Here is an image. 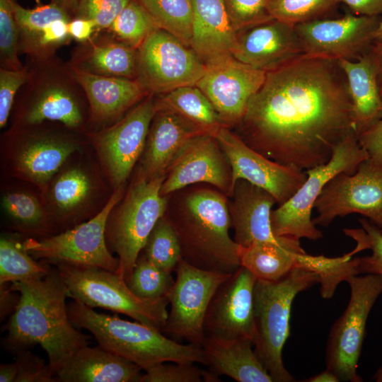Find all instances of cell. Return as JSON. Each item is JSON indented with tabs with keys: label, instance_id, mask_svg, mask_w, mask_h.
Here are the masks:
<instances>
[{
	"label": "cell",
	"instance_id": "6da1fadb",
	"mask_svg": "<svg viewBox=\"0 0 382 382\" xmlns=\"http://www.w3.org/2000/svg\"><path fill=\"white\" fill-rule=\"evenodd\" d=\"M248 146L282 165L327 163L352 129V102L337 61L302 56L267 72L238 123Z\"/></svg>",
	"mask_w": 382,
	"mask_h": 382
},
{
	"label": "cell",
	"instance_id": "7a4b0ae2",
	"mask_svg": "<svg viewBox=\"0 0 382 382\" xmlns=\"http://www.w3.org/2000/svg\"><path fill=\"white\" fill-rule=\"evenodd\" d=\"M10 286L19 293L20 299L3 327L7 332L4 347L16 354L40 345L56 375L78 350L89 345L91 339L69 318L66 305L68 291L58 270L51 267L41 279L13 282Z\"/></svg>",
	"mask_w": 382,
	"mask_h": 382
},
{
	"label": "cell",
	"instance_id": "3957f363",
	"mask_svg": "<svg viewBox=\"0 0 382 382\" xmlns=\"http://www.w3.org/2000/svg\"><path fill=\"white\" fill-rule=\"evenodd\" d=\"M178 191L166 214L179 238L183 259L203 270L233 273L241 266L240 245L229 235L228 196L199 186Z\"/></svg>",
	"mask_w": 382,
	"mask_h": 382
},
{
	"label": "cell",
	"instance_id": "277c9868",
	"mask_svg": "<svg viewBox=\"0 0 382 382\" xmlns=\"http://www.w3.org/2000/svg\"><path fill=\"white\" fill-rule=\"evenodd\" d=\"M67 308L76 328L87 330L99 346L144 371L163 362L204 363L201 347L181 344L154 327L98 313L75 300L67 305Z\"/></svg>",
	"mask_w": 382,
	"mask_h": 382
},
{
	"label": "cell",
	"instance_id": "5b68a950",
	"mask_svg": "<svg viewBox=\"0 0 382 382\" xmlns=\"http://www.w3.org/2000/svg\"><path fill=\"white\" fill-rule=\"evenodd\" d=\"M320 282L313 272L296 268L276 282L257 279L254 287V349L273 381H294L284 365L292 303L298 294Z\"/></svg>",
	"mask_w": 382,
	"mask_h": 382
},
{
	"label": "cell",
	"instance_id": "8992f818",
	"mask_svg": "<svg viewBox=\"0 0 382 382\" xmlns=\"http://www.w3.org/2000/svg\"><path fill=\"white\" fill-rule=\"evenodd\" d=\"M165 177L146 178L137 173L109 215L106 242L119 259L115 272L125 280L131 274L155 224L166 212L168 196L161 193Z\"/></svg>",
	"mask_w": 382,
	"mask_h": 382
},
{
	"label": "cell",
	"instance_id": "52a82bcc",
	"mask_svg": "<svg viewBox=\"0 0 382 382\" xmlns=\"http://www.w3.org/2000/svg\"><path fill=\"white\" fill-rule=\"evenodd\" d=\"M58 270L68 296L91 308H102L125 314L161 331L166 325L168 297L145 299L136 296L115 272L99 267L52 264Z\"/></svg>",
	"mask_w": 382,
	"mask_h": 382
},
{
	"label": "cell",
	"instance_id": "ba28073f",
	"mask_svg": "<svg viewBox=\"0 0 382 382\" xmlns=\"http://www.w3.org/2000/svg\"><path fill=\"white\" fill-rule=\"evenodd\" d=\"M369 159L354 129L349 131L335 146L330 159L325 163L306 170L307 178L299 190L285 203L271 212V226L277 236L316 241L323 235L311 219L315 202L323 189L335 176L353 174L359 164Z\"/></svg>",
	"mask_w": 382,
	"mask_h": 382
},
{
	"label": "cell",
	"instance_id": "9c48e42d",
	"mask_svg": "<svg viewBox=\"0 0 382 382\" xmlns=\"http://www.w3.org/2000/svg\"><path fill=\"white\" fill-rule=\"evenodd\" d=\"M126 184L112 190L105 204L93 217L52 236L23 241L25 250L35 260L52 265L64 262L116 272L119 259L113 256L105 238L109 215L125 195Z\"/></svg>",
	"mask_w": 382,
	"mask_h": 382
},
{
	"label": "cell",
	"instance_id": "30bf717a",
	"mask_svg": "<svg viewBox=\"0 0 382 382\" xmlns=\"http://www.w3.org/2000/svg\"><path fill=\"white\" fill-rule=\"evenodd\" d=\"M346 282L350 297L346 309L334 323L329 332L326 350V369L340 381L361 382L357 374L369 315L382 293V277L367 274L349 276Z\"/></svg>",
	"mask_w": 382,
	"mask_h": 382
},
{
	"label": "cell",
	"instance_id": "8fae6325",
	"mask_svg": "<svg viewBox=\"0 0 382 382\" xmlns=\"http://www.w3.org/2000/svg\"><path fill=\"white\" fill-rule=\"evenodd\" d=\"M175 282L168 295L170 311L161 332L179 342L201 347L209 305L218 288L233 274L196 267L183 259L175 271Z\"/></svg>",
	"mask_w": 382,
	"mask_h": 382
},
{
	"label": "cell",
	"instance_id": "7c38bea8",
	"mask_svg": "<svg viewBox=\"0 0 382 382\" xmlns=\"http://www.w3.org/2000/svg\"><path fill=\"white\" fill-rule=\"evenodd\" d=\"M74 137L46 132H16L1 145V163L8 173L42 192L54 175L78 151Z\"/></svg>",
	"mask_w": 382,
	"mask_h": 382
},
{
	"label": "cell",
	"instance_id": "4fadbf2b",
	"mask_svg": "<svg viewBox=\"0 0 382 382\" xmlns=\"http://www.w3.org/2000/svg\"><path fill=\"white\" fill-rule=\"evenodd\" d=\"M205 68L190 47L161 28L149 35L137 49V81L152 95L196 86Z\"/></svg>",
	"mask_w": 382,
	"mask_h": 382
},
{
	"label": "cell",
	"instance_id": "5bb4252c",
	"mask_svg": "<svg viewBox=\"0 0 382 382\" xmlns=\"http://www.w3.org/2000/svg\"><path fill=\"white\" fill-rule=\"evenodd\" d=\"M156 110V98L151 94L110 127L90 134V141L112 190L126 184L139 161Z\"/></svg>",
	"mask_w": 382,
	"mask_h": 382
},
{
	"label": "cell",
	"instance_id": "9a60e30c",
	"mask_svg": "<svg viewBox=\"0 0 382 382\" xmlns=\"http://www.w3.org/2000/svg\"><path fill=\"white\" fill-rule=\"evenodd\" d=\"M314 208L316 226L327 227L336 217L359 214L382 230V166L367 159L354 173L337 175L323 189Z\"/></svg>",
	"mask_w": 382,
	"mask_h": 382
},
{
	"label": "cell",
	"instance_id": "2e32d148",
	"mask_svg": "<svg viewBox=\"0 0 382 382\" xmlns=\"http://www.w3.org/2000/svg\"><path fill=\"white\" fill-rule=\"evenodd\" d=\"M381 16L347 14L335 19L318 18L294 26L304 56L338 61L357 60L375 42Z\"/></svg>",
	"mask_w": 382,
	"mask_h": 382
},
{
	"label": "cell",
	"instance_id": "e0dca14e",
	"mask_svg": "<svg viewBox=\"0 0 382 382\" xmlns=\"http://www.w3.org/2000/svg\"><path fill=\"white\" fill-rule=\"evenodd\" d=\"M214 137L231 168L230 195L236 182L243 179L268 192L279 206L292 197L307 178L306 171L282 165L257 152L226 126Z\"/></svg>",
	"mask_w": 382,
	"mask_h": 382
},
{
	"label": "cell",
	"instance_id": "ac0fdd59",
	"mask_svg": "<svg viewBox=\"0 0 382 382\" xmlns=\"http://www.w3.org/2000/svg\"><path fill=\"white\" fill-rule=\"evenodd\" d=\"M196 86L213 105L226 127L238 125L250 98L263 84L266 72L233 56L205 64Z\"/></svg>",
	"mask_w": 382,
	"mask_h": 382
},
{
	"label": "cell",
	"instance_id": "d6986e66",
	"mask_svg": "<svg viewBox=\"0 0 382 382\" xmlns=\"http://www.w3.org/2000/svg\"><path fill=\"white\" fill-rule=\"evenodd\" d=\"M206 183L228 197L231 168L214 136L200 134L190 138L168 166L161 193L168 196L189 185Z\"/></svg>",
	"mask_w": 382,
	"mask_h": 382
},
{
	"label": "cell",
	"instance_id": "ffe728a7",
	"mask_svg": "<svg viewBox=\"0 0 382 382\" xmlns=\"http://www.w3.org/2000/svg\"><path fill=\"white\" fill-rule=\"evenodd\" d=\"M256 277L240 266L218 288L209 305L204 323L205 337L257 340L254 320Z\"/></svg>",
	"mask_w": 382,
	"mask_h": 382
},
{
	"label": "cell",
	"instance_id": "44dd1931",
	"mask_svg": "<svg viewBox=\"0 0 382 382\" xmlns=\"http://www.w3.org/2000/svg\"><path fill=\"white\" fill-rule=\"evenodd\" d=\"M67 162L40 192L57 231H62L97 214L91 209L102 188L99 176L91 166Z\"/></svg>",
	"mask_w": 382,
	"mask_h": 382
},
{
	"label": "cell",
	"instance_id": "7402d4cb",
	"mask_svg": "<svg viewBox=\"0 0 382 382\" xmlns=\"http://www.w3.org/2000/svg\"><path fill=\"white\" fill-rule=\"evenodd\" d=\"M304 55L294 26L272 18L237 31L232 56L266 73Z\"/></svg>",
	"mask_w": 382,
	"mask_h": 382
},
{
	"label": "cell",
	"instance_id": "603a6c76",
	"mask_svg": "<svg viewBox=\"0 0 382 382\" xmlns=\"http://www.w3.org/2000/svg\"><path fill=\"white\" fill-rule=\"evenodd\" d=\"M228 200L234 241L242 247L257 242H279L283 236L274 234L271 212L277 203L266 190L249 182L238 180Z\"/></svg>",
	"mask_w": 382,
	"mask_h": 382
},
{
	"label": "cell",
	"instance_id": "cb8c5ba5",
	"mask_svg": "<svg viewBox=\"0 0 382 382\" xmlns=\"http://www.w3.org/2000/svg\"><path fill=\"white\" fill-rule=\"evenodd\" d=\"M204 133L179 113L168 108H157L139 159L137 174L146 178L166 175L183 144L190 138Z\"/></svg>",
	"mask_w": 382,
	"mask_h": 382
},
{
	"label": "cell",
	"instance_id": "d4e9b609",
	"mask_svg": "<svg viewBox=\"0 0 382 382\" xmlns=\"http://www.w3.org/2000/svg\"><path fill=\"white\" fill-rule=\"evenodd\" d=\"M73 72L86 94L91 118L98 125L117 121L148 93L137 80L99 75L77 67Z\"/></svg>",
	"mask_w": 382,
	"mask_h": 382
},
{
	"label": "cell",
	"instance_id": "484cf974",
	"mask_svg": "<svg viewBox=\"0 0 382 382\" xmlns=\"http://www.w3.org/2000/svg\"><path fill=\"white\" fill-rule=\"evenodd\" d=\"M190 48L207 64L232 56L236 38L221 0H192Z\"/></svg>",
	"mask_w": 382,
	"mask_h": 382
},
{
	"label": "cell",
	"instance_id": "4316f807",
	"mask_svg": "<svg viewBox=\"0 0 382 382\" xmlns=\"http://www.w3.org/2000/svg\"><path fill=\"white\" fill-rule=\"evenodd\" d=\"M253 342L247 338H204L201 345L204 364L217 375L238 382H272L257 357Z\"/></svg>",
	"mask_w": 382,
	"mask_h": 382
},
{
	"label": "cell",
	"instance_id": "83f0119b",
	"mask_svg": "<svg viewBox=\"0 0 382 382\" xmlns=\"http://www.w3.org/2000/svg\"><path fill=\"white\" fill-rule=\"evenodd\" d=\"M142 369L100 346L78 350L56 374L62 382H140Z\"/></svg>",
	"mask_w": 382,
	"mask_h": 382
},
{
	"label": "cell",
	"instance_id": "f1b7e54d",
	"mask_svg": "<svg viewBox=\"0 0 382 382\" xmlns=\"http://www.w3.org/2000/svg\"><path fill=\"white\" fill-rule=\"evenodd\" d=\"M337 62L347 80L352 127L358 136L382 119V97L376 71L369 52L357 60Z\"/></svg>",
	"mask_w": 382,
	"mask_h": 382
},
{
	"label": "cell",
	"instance_id": "f546056e",
	"mask_svg": "<svg viewBox=\"0 0 382 382\" xmlns=\"http://www.w3.org/2000/svg\"><path fill=\"white\" fill-rule=\"evenodd\" d=\"M306 251L300 239L283 236L279 242H257L248 247L240 245L241 265L250 270L257 279L276 282L296 268Z\"/></svg>",
	"mask_w": 382,
	"mask_h": 382
},
{
	"label": "cell",
	"instance_id": "4dcf8cb0",
	"mask_svg": "<svg viewBox=\"0 0 382 382\" xmlns=\"http://www.w3.org/2000/svg\"><path fill=\"white\" fill-rule=\"evenodd\" d=\"M57 121L71 129L80 127L83 115L75 97L66 89L52 86L44 89L19 112L18 125L33 126L44 121Z\"/></svg>",
	"mask_w": 382,
	"mask_h": 382
},
{
	"label": "cell",
	"instance_id": "1f68e13d",
	"mask_svg": "<svg viewBox=\"0 0 382 382\" xmlns=\"http://www.w3.org/2000/svg\"><path fill=\"white\" fill-rule=\"evenodd\" d=\"M1 207L13 229L39 238L57 229L42 197L23 189H9L1 196Z\"/></svg>",
	"mask_w": 382,
	"mask_h": 382
},
{
	"label": "cell",
	"instance_id": "d6a6232c",
	"mask_svg": "<svg viewBox=\"0 0 382 382\" xmlns=\"http://www.w3.org/2000/svg\"><path fill=\"white\" fill-rule=\"evenodd\" d=\"M157 108L172 110L214 136L225 126L213 105L197 86L178 88L156 98Z\"/></svg>",
	"mask_w": 382,
	"mask_h": 382
},
{
	"label": "cell",
	"instance_id": "836d02e7",
	"mask_svg": "<svg viewBox=\"0 0 382 382\" xmlns=\"http://www.w3.org/2000/svg\"><path fill=\"white\" fill-rule=\"evenodd\" d=\"M51 264L37 262L24 248L23 242L1 236L0 239V284L35 280L44 277Z\"/></svg>",
	"mask_w": 382,
	"mask_h": 382
},
{
	"label": "cell",
	"instance_id": "e575fe53",
	"mask_svg": "<svg viewBox=\"0 0 382 382\" xmlns=\"http://www.w3.org/2000/svg\"><path fill=\"white\" fill-rule=\"evenodd\" d=\"M86 62L89 72L108 76H137V49L122 42H107L91 50Z\"/></svg>",
	"mask_w": 382,
	"mask_h": 382
},
{
	"label": "cell",
	"instance_id": "d590c367",
	"mask_svg": "<svg viewBox=\"0 0 382 382\" xmlns=\"http://www.w3.org/2000/svg\"><path fill=\"white\" fill-rule=\"evenodd\" d=\"M137 1L149 13L160 28L170 33L186 46L190 47L192 0Z\"/></svg>",
	"mask_w": 382,
	"mask_h": 382
},
{
	"label": "cell",
	"instance_id": "8d00e7d4",
	"mask_svg": "<svg viewBox=\"0 0 382 382\" xmlns=\"http://www.w3.org/2000/svg\"><path fill=\"white\" fill-rule=\"evenodd\" d=\"M141 254L158 267L170 273L183 259L179 238L166 214L155 224Z\"/></svg>",
	"mask_w": 382,
	"mask_h": 382
},
{
	"label": "cell",
	"instance_id": "74e56055",
	"mask_svg": "<svg viewBox=\"0 0 382 382\" xmlns=\"http://www.w3.org/2000/svg\"><path fill=\"white\" fill-rule=\"evenodd\" d=\"M158 28L152 16L137 0H132L125 6L109 28L120 42L135 49Z\"/></svg>",
	"mask_w": 382,
	"mask_h": 382
},
{
	"label": "cell",
	"instance_id": "f35d334b",
	"mask_svg": "<svg viewBox=\"0 0 382 382\" xmlns=\"http://www.w3.org/2000/svg\"><path fill=\"white\" fill-rule=\"evenodd\" d=\"M125 281L136 296L152 300L168 297L175 282L170 272L158 267L141 253Z\"/></svg>",
	"mask_w": 382,
	"mask_h": 382
},
{
	"label": "cell",
	"instance_id": "ab89813d",
	"mask_svg": "<svg viewBox=\"0 0 382 382\" xmlns=\"http://www.w3.org/2000/svg\"><path fill=\"white\" fill-rule=\"evenodd\" d=\"M340 0H267V10L275 19L291 25L321 18Z\"/></svg>",
	"mask_w": 382,
	"mask_h": 382
},
{
	"label": "cell",
	"instance_id": "60d3db41",
	"mask_svg": "<svg viewBox=\"0 0 382 382\" xmlns=\"http://www.w3.org/2000/svg\"><path fill=\"white\" fill-rule=\"evenodd\" d=\"M361 228L345 229L344 232L371 251L370 255L357 257L356 274H378L382 277V230L367 219H359Z\"/></svg>",
	"mask_w": 382,
	"mask_h": 382
},
{
	"label": "cell",
	"instance_id": "b9f144b4",
	"mask_svg": "<svg viewBox=\"0 0 382 382\" xmlns=\"http://www.w3.org/2000/svg\"><path fill=\"white\" fill-rule=\"evenodd\" d=\"M190 362H163L156 364L143 374L140 382H215L219 376L202 370Z\"/></svg>",
	"mask_w": 382,
	"mask_h": 382
},
{
	"label": "cell",
	"instance_id": "7bdbcfd3",
	"mask_svg": "<svg viewBox=\"0 0 382 382\" xmlns=\"http://www.w3.org/2000/svg\"><path fill=\"white\" fill-rule=\"evenodd\" d=\"M11 4L19 30L28 35L38 37L47 26L55 21H71L70 13L52 3L32 9L22 7L14 0H11Z\"/></svg>",
	"mask_w": 382,
	"mask_h": 382
},
{
	"label": "cell",
	"instance_id": "ee69618b",
	"mask_svg": "<svg viewBox=\"0 0 382 382\" xmlns=\"http://www.w3.org/2000/svg\"><path fill=\"white\" fill-rule=\"evenodd\" d=\"M237 31L273 18L267 10V0H221Z\"/></svg>",
	"mask_w": 382,
	"mask_h": 382
},
{
	"label": "cell",
	"instance_id": "f6af8a7d",
	"mask_svg": "<svg viewBox=\"0 0 382 382\" xmlns=\"http://www.w3.org/2000/svg\"><path fill=\"white\" fill-rule=\"evenodd\" d=\"M11 0H0V50L1 59L11 69H21L17 57L18 30Z\"/></svg>",
	"mask_w": 382,
	"mask_h": 382
},
{
	"label": "cell",
	"instance_id": "bcb514c9",
	"mask_svg": "<svg viewBox=\"0 0 382 382\" xmlns=\"http://www.w3.org/2000/svg\"><path fill=\"white\" fill-rule=\"evenodd\" d=\"M132 0H81L76 18L92 21L96 30L109 28Z\"/></svg>",
	"mask_w": 382,
	"mask_h": 382
},
{
	"label": "cell",
	"instance_id": "7dc6e473",
	"mask_svg": "<svg viewBox=\"0 0 382 382\" xmlns=\"http://www.w3.org/2000/svg\"><path fill=\"white\" fill-rule=\"evenodd\" d=\"M15 364L17 374L14 382H56V375L49 364L27 349L18 352Z\"/></svg>",
	"mask_w": 382,
	"mask_h": 382
},
{
	"label": "cell",
	"instance_id": "c3c4849f",
	"mask_svg": "<svg viewBox=\"0 0 382 382\" xmlns=\"http://www.w3.org/2000/svg\"><path fill=\"white\" fill-rule=\"evenodd\" d=\"M25 71L19 69H1L0 71V127L7 123L18 89L25 83Z\"/></svg>",
	"mask_w": 382,
	"mask_h": 382
},
{
	"label": "cell",
	"instance_id": "681fc988",
	"mask_svg": "<svg viewBox=\"0 0 382 382\" xmlns=\"http://www.w3.org/2000/svg\"><path fill=\"white\" fill-rule=\"evenodd\" d=\"M361 146L366 151L369 160L382 166V119L358 135Z\"/></svg>",
	"mask_w": 382,
	"mask_h": 382
},
{
	"label": "cell",
	"instance_id": "f907efd6",
	"mask_svg": "<svg viewBox=\"0 0 382 382\" xmlns=\"http://www.w3.org/2000/svg\"><path fill=\"white\" fill-rule=\"evenodd\" d=\"M57 20L47 26L39 35L37 40L41 46H47L63 42L69 35L68 23Z\"/></svg>",
	"mask_w": 382,
	"mask_h": 382
},
{
	"label": "cell",
	"instance_id": "816d5d0a",
	"mask_svg": "<svg viewBox=\"0 0 382 382\" xmlns=\"http://www.w3.org/2000/svg\"><path fill=\"white\" fill-rule=\"evenodd\" d=\"M356 15L376 16L382 15V0H340Z\"/></svg>",
	"mask_w": 382,
	"mask_h": 382
},
{
	"label": "cell",
	"instance_id": "f5cc1de1",
	"mask_svg": "<svg viewBox=\"0 0 382 382\" xmlns=\"http://www.w3.org/2000/svg\"><path fill=\"white\" fill-rule=\"evenodd\" d=\"M9 284H0V316L1 319L14 312L20 299L19 293L11 289Z\"/></svg>",
	"mask_w": 382,
	"mask_h": 382
},
{
	"label": "cell",
	"instance_id": "db71d44e",
	"mask_svg": "<svg viewBox=\"0 0 382 382\" xmlns=\"http://www.w3.org/2000/svg\"><path fill=\"white\" fill-rule=\"evenodd\" d=\"M95 30V23L86 18L76 17L68 23L69 35L79 42L88 40Z\"/></svg>",
	"mask_w": 382,
	"mask_h": 382
},
{
	"label": "cell",
	"instance_id": "11a10c76",
	"mask_svg": "<svg viewBox=\"0 0 382 382\" xmlns=\"http://www.w3.org/2000/svg\"><path fill=\"white\" fill-rule=\"evenodd\" d=\"M369 54L376 71L377 81L382 97V40L374 43Z\"/></svg>",
	"mask_w": 382,
	"mask_h": 382
},
{
	"label": "cell",
	"instance_id": "9f6ffc18",
	"mask_svg": "<svg viewBox=\"0 0 382 382\" xmlns=\"http://www.w3.org/2000/svg\"><path fill=\"white\" fill-rule=\"evenodd\" d=\"M17 374V367L14 363L1 364L0 366V381L14 382Z\"/></svg>",
	"mask_w": 382,
	"mask_h": 382
},
{
	"label": "cell",
	"instance_id": "6f0895ef",
	"mask_svg": "<svg viewBox=\"0 0 382 382\" xmlns=\"http://www.w3.org/2000/svg\"><path fill=\"white\" fill-rule=\"evenodd\" d=\"M306 382H338L339 378L335 374L328 369H325L321 373L315 375L311 378H308L306 381Z\"/></svg>",
	"mask_w": 382,
	"mask_h": 382
},
{
	"label": "cell",
	"instance_id": "680465c9",
	"mask_svg": "<svg viewBox=\"0 0 382 382\" xmlns=\"http://www.w3.org/2000/svg\"><path fill=\"white\" fill-rule=\"evenodd\" d=\"M50 1L64 9L71 15H75L81 0H50Z\"/></svg>",
	"mask_w": 382,
	"mask_h": 382
},
{
	"label": "cell",
	"instance_id": "91938a15",
	"mask_svg": "<svg viewBox=\"0 0 382 382\" xmlns=\"http://www.w3.org/2000/svg\"><path fill=\"white\" fill-rule=\"evenodd\" d=\"M382 40V16L380 20L379 25L375 33V42Z\"/></svg>",
	"mask_w": 382,
	"mask_h": 382
},
{
	"label": "cell",
	"instance_id": "94428289",
	"mask_svg": "<svg viewBox=\"0 0 382 382\" xmlns=\"http://www.w3.org/2000/svg\"><path fill=\"white\" fill-rule=\"evenodd\" d=\"M372 380L376 382H382V365L378 368L372 377Z\"/></svg>",
	"mask_w": 382,
	"mask_h": 382
}]
</instances>
